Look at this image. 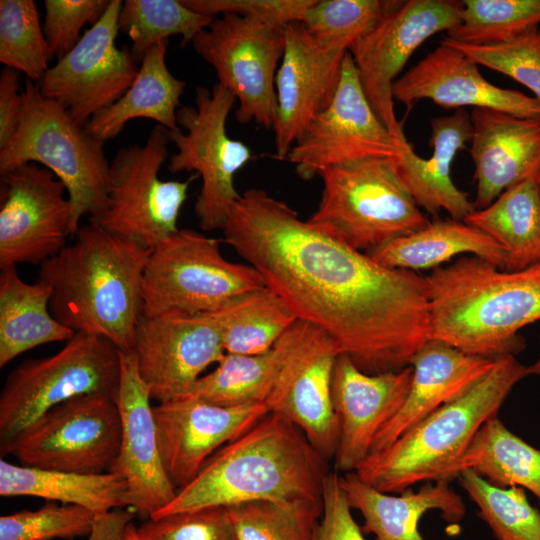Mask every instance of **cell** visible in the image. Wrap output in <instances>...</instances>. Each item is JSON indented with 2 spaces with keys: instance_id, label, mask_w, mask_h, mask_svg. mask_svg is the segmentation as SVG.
Here are the masks:
<instances>
[{
  "instance_id": "cell-12",
  "label": "cell",
  "mask_w": 540,
  "mask_h": 540,
  "mask_svg": "<svg viewBox=\"0 0 540 540\" xmlns=\"http://www.w3.org/2000/svg\"><path fill=\"white\" fill-rule=\"evenodd\" d=\"M285 26L223 14L191 42L215 70L217 83L236 97L235 116L240 124L254 121L266 129L275 126V79L285 50Z\"/></svg>"
},
{
  "instance_id": "cell-23",
  "label": "cell",
  "mask_w": 540,
  "mask_h": 540,
  "mask_svg": "<svg viewBox=\"0 0 540 540\" xmlns=\"http://www.w3.org/2000/svg\"><path fill=\"white\" fill-rule=\"evenodd\" d=\"M412 367L368 374L344 353L335 362L331 395L340 424L334 455L337 472H353L371 453L380 430L396 415L408 394Z\"/></svg>"
},
{
  "instance_id": "cell-38",
  "label": "cell",
  "mask_w": 540,
  "mask_h": 540,
  "mask_svg": "<svg viewBox=\"0 0 540 540\" xmlns=\"http://www.w3.org/2000/svg\"><path fill=\"white\" fill-rule=\"evenodd\" d=\"M213 19L192 11L181 0H126L118 26L132 41L131 53L141 61L151 47L172 35L182 37V46L191 44Z\"/></svg>"
},
{
  "instance_id": "cell-31",
  "label": "cell",
  "mask_w": 540,
  "mask_h": 540,
  "mask_svg": "<svg viewBox=\"0 0 540 540\" xmlns=\"http://www.w3.org/2000/svg\"><path fill=\"white\" fill-rule=\"evenodd\" d=\"M52 288L23 281L16 266L0 273V368L37 346L69 341L74 332L50 312Z\"/></svg>"
},
{
  "instance_id": "cell-27",
  "label": "cell",
  "mask_w": 540,
  "mask_h": 540,
  "mask_svg": "<svg viewBox=\"0 0 540 540\" xmlns=\"http://www.w3.org/2000/svg\"><path fill=\"white\" fill-rule=\"evenodd\" d=\"M430 127L432 155L420 157L406 139L398 159L399 176L418 207L435 217L445 210L450 218L465 221L476 209L468 194L453 183L451 166L458 151L471 140L470 114L458 109L451 115L436 116Z\"/></svg>"
},
{
  "instance_id": "cell-37",
  "label": "cell",
  "mask_w": 540,
  "mask_h": 540,
  "mask_svg": "<svg viewBox=\"0 0 540 540\" xmlns=\"http://www.w3.org/2000/svg\"><path fill=\"white\" fill-rule=\"evenodd\" d=\"M225 508L236 540H314L322 498L252 501Z\"/></svg>"
},
{
  "instance_id": "cell-36",
  "label": "cell",
  "mask_w": 540,
  "mask_h": 540,
  "mask_svg": "<svg viewBox=\"0 0 540 540\" xmlns=\"http://www.w3.org/2000/svg\"><path fill=\"white\" fill-rule=\"evenodd\" d=\"M279 363L280 350L277 344L261 354L225 352L217 367L199 377L183 396L223 407L265 404Z\"/></svg>"
},
{
  "instance_id": "cell-7",
  "label": "cell",
  "mask_w": 540,
  "mask_h": 540,
  "mask_svg": "<svg viewBox=\"0 0 540 540\" xmlns=\"http://www.w3.org/2000/svg\"><path fill=\"white\" fill-rule=\"evenodd\" d=\"M398 159L368 158L321 171V199L307 221L366 254L425 226L429 220L404 186Z\"/></svg>"
},
{
  "instance_id": "cell-10",
  "label": "cell",
  "mask_w": 540,
  "mask_h": 540,
  "mask_svg": "<svg viewBox=\"0 0 540 540\" xmlns=\"http://www.w3.org/2000/svg\"><path fill=\"white\" fill-rule=\"evenodd\" d=\"M168 129L155 125L143 145L120 148L110 163L107 203L89 217L105 231L152 250L174 233L192 181L162 180L168 157Z\"/></svg>"
},
{
  "instance_id": "cell-22",
  "label": "cell",
  "mask_w": 540,
  "mask_h": 540,
  "mask_svg": "<svg viewBox=\"0 0 540 540\" xmlns=\"http://www.w3.org/2000/svg\"><path fill=\"white\" fill-rule=\"evenodd\" d=\"M285 50L275 89L276 156L285 159L309 123L331 103L341 76L344 51L316 42L300 21L285 26Z\"/></svg>"
},
{
  "instance_id": "cell-4",
  "label": "cell",
  "mask_w": 540,
  "mask_h": 540,
  "mask_svg": "<svg viewBox=\"0 0 540 540\" xmlns=\"http://www.w3.org/2000/svg\"><path fill=\"white\" fill-rule=\"evenodd\" d=\"M425 278L430 339L465 353L515 356L525 347L519 331L540 320V262L506 271L470 256Z\"/></svg>"
},
{
  "instance_id": "cell-41",
  "label": "cell",
  "mask_w": 540,
  "mask_h": 540,
  "mask_svg": "<svg viewBox=\"0 0 540 540\" xmlns=\"http://www.w3.org/2000/svg\"><path fill=\"white\" fill-rule=\"evenodd\" d=\"M33 0L0 1V62L39 83L51 61Z\"/></svg>"
},
{
  "instance_id": "cell-51",
  "label": "cell",
  "mask_w": 540,
  "mask_h": 540,
  "mask_svg": "<svg viewBox=\"0 0 540 540\" xmlns=\"http://www.w3.org/2000/svg\"><path fill=\"white\" fill-rule=\"evenodd\" d=\"M528 369V375H534L540 377V354L537 358V360L531 364L530 366H527Z\"/></svg>"
},
{
  "instance_id": "cell-3",
  "label": "cell",
  "mask_w": 540,
  "mask_h": 540,
  "mask_svg": "<svg viewBox=\"0 0 540 540\" xmlns=\"http://www.w3.org/2000/svg\"><path fill=\"white\" fill-rule=\"evenodd\" d=\"M327 461L294 423L268 412L215 452L153 517L252 501L319 500Z\"/></svg>"
},
{
  "instance_id": "cell-35",
  "label": "cell",
  "mask_w": 540,
  "mask_h": 540,
  "mask_svg": "<svg viewBox=\"0 0 540 540\" xmlns=\"http://www.w3.org/2000/svg\"><path fill=\"white\" fill-rule=\"evenodd\" d=\"M464 469L497 487L528 490L540 504V449L511 432L498 416L479 429L457 465L456 478Z\"/></svg>"
},
{
  "instance_id": "cell-44",
  "label": "cell",
  "mask_w": 540,
  "mask_h": 540,
  "mask_svg": "<svg viewBox=\"0 0 540 540\" xmlns=\"http://www.w3.org/2000/svg\"><path fill=\"white\" fill-rule=\"evenodd\" d=\"M445 39L478 65L500 72L521 83L540 102V29L499 45L475 46Z\"/></svg>"
},
{
  "instance_id": "cell-26",
  "label": "cell",
  "mask_w": 540,
  "mask_h": 540,
  "mask_svg": "<svg viewBox=\"0 0 540 540\" xmlns=\"http://www.w3.org/2000/svg\"><path fill=\"white\" fill-rule=\"evenodd\" d=\"M495 361L428 340L410 361L412 378L403 405L377 434L371 453L387 447L431 413L462 396L493 368Z\"/></svg>"
},
{
  "instance_id": "cell-8",
  "label": "cell",
  "mask_w": 540,
  "mask_h": 540,
  "mask_svg": "<svg viewBox=\"0 0 540 540\" xmlns=\"http://www.w3.org/2000/svg\"><path fill=\"white\" fill-rule=\"evenodd\" d=\"M263 286L254 267L222 255L218 239L178 228L150 252L142 280L143 315L208 313Z\"/></svg>"
},
{
  "instance_id": "cell-47",
  "label": "cell",
  "mask_w": 540,
  "mask_h": 540,
  "mask_svg": "<svg viewBox=\"0 0 540 540\" xmlns=\"http://www.w3.org/2000/svg\"><path fill=\"white\" fill-rule=\"evenodd\" d=\"M194 12L215 18L217 15L236 14L287 25L300 21L313 0H181Z\"/></svg>"
},
{
  "instance_id": "cell-18",
  "label": "cell",
  "mask_w": 540,
  "mask_h": 540,
  "mask_svg": "<svg viewBox=\"0 0 540 540\" xmlns=\"http://www.w3.org/2000/svg\"><path fill=\"white\" fill-rule=\"evenodd\" d=\"M0 269L42 264L72 237V206L56 175L26 163L1 175Z\"/></svg>"
},
{
  "instance_id": "cell-6",
  "label": "cell",
  "mask_w": 540,
  "mask_h": 540,
  "mask_svg": "<svg viewBox=\"0 0 540 540\" xmlns=\"http://www.w3.org/2000/svg\"><path fill=\"white\" fill-rule=\"evenodd\" d=\"M104 143L79 125L39 84L26 78L19 126L0 149V174L26 163H40L66 187L72 206V237L83 216H95L107 203L110 163Z\"/></svg>"
},
{
  "instance_id": "cell-21",
  "label": "cell",
  "mask_w": 540,
  "mask_h": 540,
  "mask_svg": "<svg viewBox=\"0 0 540 540\" xmlns=\"http://www.w3.org/2000/svg\"><path fill=\"white\" fill-rule=\"evenodd\" d=\"M165 471L177 490L188 485L221 447L267 413L264 403L223 407L182 396L153 406Z\"/></svg>"
},
{
  "instance_id": "cell-49",
  "label": "cell",
  "mask_w": 540,
  "mask_h": 540,
  "mask_svg": "<svg viewBox=\"0 0 540 540\" xmlns=\"http://www.w3.org/2000/svg\"><path fill=\"white\" fill-rule=\"evenodd\" d=\"M20 72L4 67L0 73V149L14 136L23 107Z\"/></svg>"
},
{
  "instance_id": "cell-20",
  "label": "cell",
  "mask_w": 540,
  "mask_h": 540,
  "mask_svg": "<svg viewBox=\"0 0 540 540\" xmlns=\"http://www.w3.org/2000/svg\"><path fill=\"white\" fill-rule=\"evenodd\" d=\"M151 399L134 351L120 350L115 402L121 420V440L109 471L126 481L128 507L147 519L169 505L178 491L163 465Z\"/></svg>"
},
{
  "instance_id": "cell-32",
  "label": "cell",
  "mask_w": 540,
  "mask_h": 540,
  "mask_svg": "<svg viewBox=\"0 0 540 540\" xmlns=\"http://www.w3.org/2000/svg\"><path fill=\"white\" fill-rule=\"evenodd\" d=\"M0 495L29 496L73 504L95 514L128 507L126 481L113 472L76 473L16 465L0 460Z\"/></svg>"
},
{
  "instance_id": "cell-17",
  "label": "cell",
  "mask_w": 540,
  "mask_h": 540,
  "mask_svg": "<svg viewBox=\"0 0 540 540\" xmlns=\"http://www.w3.org/2000/svg\"><path fill=\"white\" fill-rule=\"evenodd\" d=\"M122 4L110 0L103 16L38 83L41 94L62 105L81 126L116 102L138 74L131 50L116 46Z\"/></svg>"
},
{
  "instance_id": "cell-46",
  "label": "cell",
  "mask_w": 540,
  "mask_h": 540,
  "mask_svg": "<svg viewBox=\"0 0 540 540\" xmlns=\"http://www.w3.org/2000/svg\"><path fill=\"white\" fill-rule=\"evenodd\" d=\"M109 4L110 0H45L42 29L51 59L70 52L81 39L83 27L93 26Z\"/></svg>"
},
{
  "instance_id": "cell-9",
  "label": "cell",
  "mask_w": 540,
  "mask_h": 540,
  "mask_svg": "<svg viewBox=\"0 0 540 540\" xmlns=\"http://www.w3.org/2000/svg\"><path fill=\"white\" fill-rule=\"evenodd\" d=\"M120 350L109 340L75 333L56 354L28 359L7 376L0 393V448L51 408L74 397L115 398Z\"/></svg>"
},
{
  "instance_id": "cell-15",
  "label": "cell",
  "mask_w": 540,
  "mask_h": 540,
  "mask_svg": "<svg viewBox=\"0 0 540 540\" xmlns=\"http://www.w3.org/2000/svg\"><path fill=\"white\" fill-rule=\"evenodd\" d=\"M461 9L462 1H394L378 23L349 49L373 111L394 136L405 137L394 111L393 83L427 39L459 24Z\"/></svg>"
},
{
  "instance_id": "cell-28",
  "label": "cell",
  "mask_w": 540,
  "mask_h": 540,
  "mask_svg": "<svg viewBox=\"0 0 540 540\" xmlns=\"http://www.w3.org/2000/svg\"><path fill=\"white\" fill-rule=\"evenodd\" d=\"M449 483L426 482L416 491L409 488L400 493H385L364 483L355 472L341 476L350 507L363 517V533L373 534L375 540H425L418 523L432 510L439 511L448 523L460 522L466 506Z\"/></svg>"
},
{
  "instance_id": "cell-52",
  "label": "cell",
  "mask_w": 540,
  "mask_h": 540,
  "mask_svg": "<svg viewBox=\"0 0 540 540\" xmlns=\"http://www.w3.org/2000/svg\"><path fill=\"white\" fill-rule=\"evenodd\" d=\"M126 540H140L136 532V527L133 523L128 528Z\"/></svg>"
},
{
  "instance_id": "cell-53",
  "label": "cell",
  "mask_w": 540,
  "mask_h": 540,
  "mask_svg": "<svg viewBox=\"0 0 540 540\" xmlns=\"http://www.w3.org/2000/svg\"><path fill=\"white\" fill-rule=\"evenodd\" d=\"M536 179H537V182H538V184H539V187H540V173L538 174V176H537V178H536Z\"/></svg>"
},
{
  "instance_id": "cell-39",
  "label": "cell",
  "mask_w": 540,
  "mask_h": 540,
  "mask_svg": "<svg viewBox=\"0 0 540 540\" xmlns=\"http://www.w3.org/2000/svg\"><path fill=\"white\" fill-rule=\"evenodd\" d=\"M540 25V0H464L459 24L446 37L468 45L513 41Z\"/></svg>"
},
{
  "instance_id": "cell-14",
  "label": "cell",
  "mask_w": 540,
  "mask_h": 540,
  "mask_svg": "<svg viewBox=\"0 0 540 540\" xmlns=\"http://www.w3.org/2000/svg\"><path fill=\"white\" fill-rule=\"evenodd\" d=\"M278 371L265 401L268 412L294 423L326 459L334 458L340 424L331 382L341 350L321 328L298 319L277 341Z\"/></svg>"
},
{
  "instance_id": "cell-42",
  "label": "cell",
  "mask_w": 540,
  "mask_h": 540,
  "mask_svg": "<svg viewBox=\"0 0 540 540\" xmlns=\"http://www.w3.org/2000/svg\"><path fill=\"white\" fill-rule=\"evenodd\" d=\"M384 0H313L300 22L319 44L349 51L392 6Z\"/></svg>"
},
{
  "instance_id": "cell-16",
  "label": "cell",
  "mask_w": 540,
  "mask_h": 540,
  "mask_svg": "<svg viewBox=\"0 0 540 540\" xmlns=\"http://www.w3.org/2000/svg\"><path fill=\"white\" fill-rule=\"evenodd\" d=\"M406 136L398 138L373 111L349 52L344 56L336 93L316 116L285 159L310 180L324 169L368 158H400Z\"/></svg>"
},
{
  "instance_id": "cell-40",
  "label": "cell",
  "mask_w": 540,
  "mask_h": 540,
  "mask_svg": "<svg viewBox=\"0 0 540 540\" xmlns=\"http://www.w3.org/2000/svg\"><path fill=\"white\" fill-rule=\"evenodd\" d=\"M457 479L496 540H540V509L530 504L523 488L497 487L471 469Z\"/></svg>"
},
{
  "instance_id": "cell-24",
  "label": "cell",
  "mask_w": 540,
  "mask_h": 540,
  "mask_svg": "<svg viewBox=\"0 0 540 540\" xmlns=\"http://www.w3.org/2000/svg\"><path fill=\"white\" fill-rule=\"evenodd\" d=\"M478 64L445 38L392 85L393 99L410 107L429 99L444 109L488 108L518 117L540 116V102L487 81Z\"/></svg>"
},
{
  "instance_id": "cell-34",
  "label": "cell",
  "mask_w": 540,
  "mask_h": 540,
  "mask_svg": "<svg viewBox=\"0 0 540 540\" xmlns=\"http://www.w3.org/2000/svg\"><path fill=\"white\" fill-rule=\"evenodd\" d=\"M208 314L220 328L225 352L248 355L272 349L298 320L285 301L266 285L237 295Z\"/></svg>"
},
{
  "instance_id": "cell-45",
  "label": "cell",
  "mask_w": 540,
  "mask_h": 540,
  "mask_svg": "<svg viewBox=\"0 0 540 540\" xmlns=\"http://www.w3.org/2000/svg\"><path fill=\"white\" fill-rule=\"evenodd\" d=\"M140 540H236L225 507H207L148 518Z\"/></svg>"
},
{
  "instance_id": "cell-48",
  "label": "cell",
  "mask_w": 540,
  "mask_h": 540,
  "mask_svg": "<svg viewBox=\"0 0 540 540\" xmlns=\"http://www.w3.org/2000/svg\"><path fill=\"white\" fill-rule=\"evenodd\" d=\"M337 471L328 472L322 487V515L314 540H366L355 521Z\"/></svg>"
},
{
  "instance_id": "cell-25",
  "label": "cell",
  "mask_w": 540,
  "mask_h": 540,
  "mask_svg": "<svg viewBox=\"0 0 540 540\" xmlns=\"http://www.w3.org/2000/svg\"><path fill=\"white\" fill-rule=\"evenodd\" d=\"M469 153L474 164L476 210L513 184L540 173V116L518 117L473 108Z\"/></svg>"
},
{
  "instance_id": "cell-50",
  "label": "cell",
  "mask_w": 540,
  "mask_h": 540,
  "mask_svg": "<svg viewBox=\"0 0 540 540\" xmlns=\"http://www.w3.org/2000/svg\"><path fill=\"white\" fill-rule=\"evenodd\" d=\"M134 514L123 508L98 514L86 540H126Z\"/></svg>"
},
{
  "instance_id": "cell-29",
  "label": "cell",
  "mask_w": 540,
  "mask_h": 540,
  "mask_svg": "<svg viewBox=\"0 0 540 540\" xmlns=\"http://www.w3.org/2000/svg\"><path fill=\"white\" fill-rule=\"evenodd\" d=\"M169 40L151 47L141 59L138 74L128 90L113 104L96 113L84 126L96 139L116 137L133 119H151L168 130L180 129L176 113L186 83L166 64Z\"/></svg>"
},
{
  "instance_id": "cell-43",
  "label": "cell",
  "mask_w": 540,
  "mask_h": 540,
  "mask_svg": "<svg viewBox=\"0 0 540 540\" xmlns=\"http://www.w3.org/2000/svg\"><path fill=\"white\" fill-rule=\"evenodd\" d=\"M97 514L73 504L49 501L36 510L0 517V540H73L88 536Z\"/></svg>"
},
{
  "instance_id": "cell-2",
  "label": "cell",
  "mask_w": 540,
  "mask_h": 540,
  "mask_svg": "<svg viewBox=\"0 0 540 540\" xmlns=\"http://www.w3.org/2000/svg\"><path fill=\"white\" fill-rule=\"evenodd\" d=\"M150 252L92 223L80 227L72 243L40 265L38 279L52 288L51 314L74 333L133 350Z\"/></svg>"
},
{
  "instance_id": "cell-11",
  "label": "cell",
  "mask_w": 540,
  "mask_h": 540,
  "mask_svg": "<svg viewBox=\"0 0 540 540\" xmlns=\"http://www.w3.org/2000/svg\"><path fill=\"white\" fill-rule=\"evenodd\" d=\"M237 99L216 83L212 89L197 87L194 106H181L178 126L168 130L177 153L169 159L171 173L195 172L202 181L194 205L200 227L205 231L223 229L229 212L240 197L234 186L235 174L252 158L250 148L232 139L226 131L228 115Z\"/></svg>"
},
{
  "instance_id": "cell-1",
  "label": "cell",
  "mask_w": 540,
  "mask_h": 540,
  "mask_svg": "<svg viewBox=\"0 0 540 540\" xmlns=\"http://www.w3.org/2000/svg\"><path fill=\"white\" fill-rule=\"evenodd\" d=\"M222 230L297 318L327 332L363 372L410 366L430 340L425 276L379 264L265 190L240 194Z\"/></svg>"
},
{
  "instance_id": "cell-19",
  "label": "cell",
  "mask_w": 540,
  "mask_h": 540,
  "mask_svg": "<svg viewBox=\"0 0 540 540\" xmlns=\"http://www.w3.org/2000/svg\"><path fill=\"white\" fill-rule=\"evenodd\" d=\"M133 351L140 376L158 402L183 396L225 353L220 328L208 313L142 314Z\"/></svg>"
},
{
  "instance_id": "cell-30",
  "label": "cell",
  "mask_w": 540,
  "mask_h": 540,
  "mask_svg": "<svg viewBox=\"0 0 540 540\" xmlns=\"http://www.w3.org/2000/svg\"><path fill=\"white\" fill-rule=\"evenodd\" d=\"M461 254H472L508 271L507 253L498 242L482 230L452 218L429 221L369 255L383 266L415 272L438 268Z\"/></svg>"
},
{
  "instance_id": "cell-13",
  "label": "cell",
  "mask_w": 540,
  "mask_h": 540,
  "mask_svg": "<svg viewBox=\"0 0 540 540\" xmlns=\"http://www.w3.org/2000/svg\"><path fill=\"white\" fill-rule=\"evenodd\" d=\"M121 420L107 394L74 397L44 413L7 445L21 465L76 473L109 471L118 455Z\"/></svg>"
},
{
  "instance_id": "cell-5",
  "label": "cell",
  "mask_w": 540,
  "mask_h": 540,
  "mask_svg": "<svg viewBox=\"0 0 540 540\" xmlns=\"http://www.w3.org/2000/svg\"><path fill=\"white\" fill-rule=\"evenodd\" d=\"M526 376L527 366L514 355L496 358L493 368L466 393L387 447L370 453L353 472L385 493H400L420 483L451 482L479 429L497 416L512 389Z\"/></svg>"
},
{
  "instance_id": "cell-33",
  "label": "cell",
  "mask_w": 540,
  "mask_h": 540,
  "mask_svg": "<svg viewBox=\"0 0 540 540\" xmlns=\"http://www.w3.org/2000/svg\"><path fill=\"white\" fill-rule=\"evenodd\" d=\"M493 238L506 251L508 271L540 262V187L536 177L503 191L489 206L465 221Z\"/></svg>"
}]
</instances>
